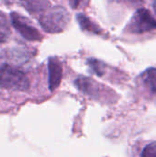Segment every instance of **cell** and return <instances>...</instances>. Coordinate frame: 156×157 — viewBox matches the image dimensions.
<instances>
[{"mask_svg": "<svg viewBox=\"0 0 156 157\" xmlns=\"http://www.w3.org/2000/svg\"><path fill=\"white\" fill-rule=\"evenodd\" d=\"M70 16L63 6L47 7L41 12L39 17L40 26L44 30L50 33H57L62 31L67 25Z\"/></svg>", "mask_w": 156, "mask_h": 157, "instance_id": "obj_1", "label": "cell"}, {"mask_svg": "<svg viewBox=\"0 0 156 157\" xmlns=\"http://www.w3.org/2000/svg\"><path fill=\"white\" fill-rule=\"evenodd\" d=\"M0 86L10 90L26 91L29 87V81L21 70L5 63L0 65Z\"/></svg>", "mask_w": 156, "mask_h": 157, "instance_id": "obj_2", "label": "cell"}, {"mask_svg": "<svg viewBox=\"0 0 156 157\" xmlns=\"http://www.w3.org/2000/svg\"><path fill=\"white\" fill-rule=\"evenodd\" d=\"M129 28L133 33H144L155 29L156 20L149 10L145 8H140L133 15Z\"/></svg>", "mask_w": 156, "mask_h": 157, "instance_id": "obj_3", "label": "cell"}, {"mask_svg": "<svg viewBox=\"0 0 156 157\" xmlns=\"http://www.w3.org/2000/svg\"><path fill=\"white\" fill-rule=\"evenodd\" d=\"M10 17L13 27L24 39L29 41H38L42 39L41 34L37 30V29L33 27L29 20L22 15L13 12L11 13Z\"/></svg>", "mask_w": 156, "mask_h": 157, "instance_id": "obj_4", "label": "cell"}, {"mask_svg": "<svg viewBox=\"0 0 156 157\" xmlns=\"http://www.w3.org/2000/svg\"><path fill=\"white\" fill-rule=\"evenodd\" d=\"M49 70V87L51 91H54L60 85L63 75V68L59 60L51 57L48 62Z\"/></svg>", "mask_w": 156, "mask_h": 157, "instance_id": "obj_5", "label": "cell"}, {"mask_svg": "<svg viewBox=\"0 0 156 157\" xmlns=\"http://www.w3.org/2000/svg\"><path fill=\"white\" fill-rule=\"evenodd\" d=\"M145 86L153 92L156 93V68L147 69L142 75Z\"/></svg>", "mask_w": 156, "mask_h": 157, "instance_id": "obj_6", "label": "cell"}, {"mask_svg": "<svg viewBox=\"0 0 156 157\" xmlns=\"http://www.w3.org/2000/svg\"><path fill=\"white\" fill-rule=\"evenodd\" d=\"M77 20L81 29H83L84 30H87L89 32H93L96 34H98L100 32V29L95 23H93V21H91L90 18L86 17L83 14H79L77 16Z\"/></svg>", "mask_w": 156, "mask_h": 157, "instance_id": "obj_7", "label": "cell"}, {"mask_svg": "<svg viewBox=\"0 0 156 157\" xmlns=\"http://www.w3.org/2000/svg\"><path fill=\"white\" fill-rule=\"evenodd\" d=\"M10 35V26L6 15L0 11V42H5Z\"/></svg>", "mask_w": 156, "mask_h": 157, "instance_id": "obj_8", "label": "cell"}, {"mask_svg": "<svg viewBox=\"0 0 156 157\" xmlns=\"http://www.w3.org/2000/svg\"><path fill=\"white\" fill-rule=\"evenodd\" d=\"M141 157H156V142L146 145L142 152Z\"/></svg>", "mask_w": 156, "mask_h": 157, "instance_id": "obj_9", "label": "cell"}, {"mask_svg": "<svg viewBox=\"0 0 156 157\" xmlns=\"http://www.w3.org/2000/svg\"><path fill=\"white\" fill-rule=\"evenodd\" d=\"M89 63H90V64H91V67L94 69V71H95L98 75H101L103 74V73L99 70V69H100V66L98 65V63H98L97 61L90 60V61H89Z\"/></svg>", "mask_w": 156, "mask_h": 157, "instance_id": "obj_10", "label": "cell"}, {"mask_svg": "<svg viewBox=\"0 0 156 157\" xmlns=\"http://www.w3.org/2000/svg\"><path fill=\"white\" fill-rule=\"evenodd\" d=\"M153 6H154V11H155V13H156V1L154 3V5H153Z\"/></svg>", "mask_w": 156, "mask_h": 157, "instance_id": "obj_11", "label": "cell"}]
</instances>
